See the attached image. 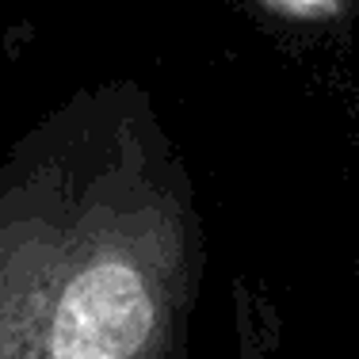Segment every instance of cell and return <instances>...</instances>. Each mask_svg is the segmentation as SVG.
<instances>
[{"label":"cell","instance_id":"cell-1","mask_svg":"<svg viewBox=\"0 0 359 359\" xmlns=\"http://www.w3.org/2000/svg\"><path fill=\"white\" fill-rule=\"evenodd\" d=\"M153 332V294L130 264L100 260L57 302L50 359H138Z\"/></svg>","mask_w":359,"mask_h":359},{"label":"cell","instance_id":"cell-2","mask_svg":"<svg viewBox=\"0 0 359 359\" xmlns=\"http://www.w3.org/2000/svg\"><path fill=\"white\" fill-rule=\"evenodd\" d=\"M290 4H298V8H318V4H325V0H290Z\"/></svg>","mask_w":359,"mask_h":359}]
</instances>
